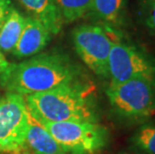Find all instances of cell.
<instances>
[{
  "instance_id": "2e32d148",
  "label": "cell",
  "mask_w": 155,
  "mask_h": 154,
  "mask_svg": "<svg viewBox=\"0 0 155 154\" xmlns=\"http://www.w3.org/2000/svg\"><path fill=\"white\" fill-rule=\"evenodd\" d=\"M147 25L149 26L151 30L155 33V0L151 1L150 10L147 17Z\"/></svg>"
},
{
  "instance_id": "5bb4252c",
  "label": "cell",
  "mask_w": 155,
  "mask_h": 154,
  "mask_svg": "<svg viewBox=\"0 0 155 154\" xmlns=\"http://www.w3.org/2000/svg\"><path fill=\"white\" fill-rule=\"evenodd\" d=\"M131 146L141 154H155V123H144L131 136Z\"/></svg>"
},
{
  "instance_id": "9a60e30c",
  "label": "cell",
  "mask_w": 155,
  "mask_h": 154,
  "mask_svg": "<svg viewBox=\"0 0 155 154\" xmlns=\"http://www.w3.org/2000/svg\"><path fill=\"white\" fill-rule=\"evenodd\" d=\"M10 7H11V2L9 0H0V27H1L2 23L4 22L6 15H7ZM9 64L10 63L6 60L4 53H2V51L0 50V74L3 73V72L7 69Z\"/></svg>"
},
{
  "instance_id": "e0dca14e",
  "label": "cell",
  "mask_w": 155,
  "mask_h": 154,
  "mask_svg": "<svg viewBox=\"0 0 155 154\" xmlns=\"http://www.w3.org/2000/svg\"><path fill=\"white\" fill-rule=\"evenodd\" d=\"M118 154H141V153H138V152H120Z\"/></svg>"
},
{
  "instance_id": "7a4b0ae2",
  "label": "cell",
  "mask_w": 155,
  "mask_h": 154,
  "mask_svg": "<svg viewBox=\"0 0 155 154\" xmlns=\"http://www.w3.org/2000/svg\"><path fill=\"white\" fill-rule=\"evenodd\" d=\"M30 115L38 122H98L94 87L87 79L24 96Z\"/></svg>"
},
{
  "instance_id": "8992f818",
  "label": "cell",
  "mask_w": 155,
  "mask_h": 154,
  "mask_svg": "<svg viewBox=\"0 0 155 154\" xmlns=\"http://www.w3.org/2000/svg\"><path fill=\"white\" fill-rule=\"evenodd\" d=\"M97 25H80L72 31L75 51L93 73L108 78V58L112 45L119 38Z\"/></svg>"
},
{
  "instance_id": "4fadbf2b",
  "label": "cell",
  "mask_w": 155,
  "mask_h": 154,
  "mask_svg": "<svg viewBox=\"0 0 155 154\" xmlns=\"http://www.w3.org/2000/svg\"><path fill=\"white\" fill-rule=\"evenodd\" d=\"M65 22H73L91 10L92 0H53Z\"/></svg>"
},
{
  "instance_id": "ba28073f",
  "label": "cell",
  "mask_w": 155,
  "mask_h": 154,
  "mask_svg": "<svg viewBox=\"0 0 155 154\" xmlns=\"http://www.w3.org/2000/svg\"><path fill=\"white\" fill-rule=\"evenodd\" d=\"M51 38V32L40 21L26 17L25 26L12 54L17 58L34 56L43 49Z\"/></svg>"
},
{
  "instance_id": "ac0fdd59",
  "label": "cell",
  "mask_w": 155,
  "mask_h": 154,
  "mask_svg": "<svg viewBox=\"0 0 155 154\" xmlns=\"http://www.w3.org/2000/svg\"><path fill=\"white\" fill-rule=\"evenodd\" d=\"M150 1H152V0H150Z\"/></svg>"
},
{
  "instance_id": "6da1fadb",
  "label": "cell",
  "mask_w": 155,
  "mask_h": 154,
  "mask_svg": "<svg viewBox=\"0 0 155 154\" xmlns=\"http://www.w3.org/2000/svg\"><path fill=\"white\" fill-rule=\"evenodd\" d=\"M84 79L86 77L81 68L67 54L52 51L36 54L20 63L9 64L0 74V85L6 92L26 96Z\"/></svg>"
},
{
  "instance_id": "3957f363",
  "label": "cell",
  "mask_w": 155,
  "mask_h": 154,
  "mask_svg": "<svg viewBox=\"0 0 155 154\" xmlns=\"http://www.w3.org/2000/svg\"><path fill=\"white\" fill-rule=\"evenodd\" d=\"M111 109L127 121H143L155 113V84L143 79L111 83L106 89Z\"/></svg>"
},
{
  "instance_id": "8fae6325",
  "label": "cell",
  "mask_w": 155,
  "mask_h": 154,
  "mask_svg": "<svg viewBox=\"0 0 155 154\" xmlns=\"http://www.w3.org/2000/svg\"><path fill=\"white\" fill-rule=\"evenodd\" d=\"M26 17L11 5L4 22L0 27V50L12 53L25 26Z\"/></svg>"
},
{
  "instance_id": "52a82bcc",
  "label": "cell",
  "mask_w": 155,
  "mask_h": 154,
  "mask_svg": "<svg viewBox=\"0 0 155 154\" xmlns=\"http://www.w3.org/2000/svg\"><path fill=\"white\" fill-rule=\"evenodd\" d=\"M108 78L111 83L143 79L155 84V59L134 45L115 41L108 58Z\"/></svg>"
},
{
  "instance_id": "5b68a950",
  "label": "cell",
  "mask_w": 155,
  "mask_h": 154,
  "mask_svg": "<svg viewBox=\"0 0 155 154\" xmlns=\"http://www.w3.org/2000/svg\"><path fill=\"white\" fill-rule=\"evenodd\" d=\"M29 111L23 95H0V154H25Z\"/></svg>"
},
{
  "instance_id": "9c48e42d",
  "label": "cell",
  "mask_w": 155,
  "mask_h": 154,
  "mask_svg": "<svg viewBox=\"0 0 155 154\" xmlns=\"http://www.w3.org/2000/svg\"><path fill=\"white\" fill-rule=\"evenodd\" d=\"M25 154H67L41 123L29 113Z\"/></svg>"
},
{
  "instance_id": "30bf717a",
  "label": "cell",
  "mask_w": 155,
  "mask_h": 154,
  "mask_svg": "<svg viewBox=\"0 0 155 154\" xmlns=\"http://www.w3.org/2000/svg\"><path fill=\"white\" fill-rule=\"evenodd\" d=\"M29 13L30 17L37 19L51 34H57L61 29L63 20L53 0H17Z\"/></svg>"
},
{
  "instance_id": "277c9868",
  "label": "cell",
  "mask_w": 155,
  "mask_h": 154,
  "mask_svg": "<svg viewBox=\"0 0 155 154\" xmlns=\"http://www.w3.org/2000/svg\"><path fill=\"white\" fill-rule=\"evenodd\" d=\"M67 154H100L109 142L107 128L98 122H39Z\"/></svg>"
},
{
  "instance_id": "7c38bea8",
  "label": "cell",
  "mask_w": 155,
  "mask_h": 154,
  "mask_svg": "<svg viewBox=\"0 0 155 154\" xmlns=\"http://www.w3.org/2000/svg\"><path fill=\"white\" fill-rule=\"evenodd\" d=\"M126 0H92L91 10L102 22L109 26L123 24Z\"/></svg>"
}]
</instances>
